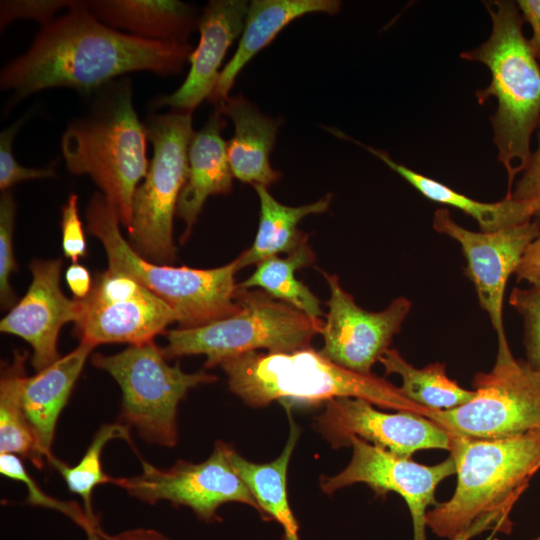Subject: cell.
I'll use <instances>...</instances> for the list:
<instances>
[{"label":"cell","instance_id":"cell-1","mask_svg":"<svg viewBox=\"0 0 540 540\" xmlns=\"http://www.w3.org/2000/svg\"><path fill=\"white\" fill-rule=\"evenodd\" d=\"M189 43L159 42L117 31L99 21L85 1L42 27L28 50L0 73L2 90L13 100L47 88L96 92L134 71L179 73L192 53Z\"/></svg>","mask_w":540,"mask_h":540},{"label":"cell","instance_id":"cell-2","mask_svg":"<svg viewBox=\"0 0 540 540\" xmlns=\"http://www.w3.org/2000/svg\"><path fill=\"white\" fill-rule=\"evenodd\" d=\"M449 435L456 489L427 512L426 525L448 540H466L490 528L509 533V513L540 470V429L501 439Z\"/></svg>","mask_w":540,"mask_h":540},{"label":"cell","instance_id":"cell-3","mask_svg":"<svg viewBox=\"0 0 540 540\" xmlns=\"http://www.w3.org/2000/svg\"><path fill=\"white\" fill-rule=\"evenodd\" d=\"M492 21V32L480 46L461 53V58L486 65L490 85L476 91L483 104L497 100L490 117L497 159L508 176V195L530 164L532 133L540 121V67L529 40L523 34L524 18L517 3L508 0L484 2Z\"/></svg>","mask_w":540,"mask_h":540},{"label":"cell","instance_id":"cell-4","mask_svg":"<svg viewBox=\"0 0 540 540\" xmlns=\"http://www.w3.org/2000/svg\"><path fill=\"white\" fill-rule=\"evenodd\" d=\"M88 114L70 122L61 138L67 169L89 175L129 227L132 202L147 175V133L133 106L131 80L115 79L98 91Z\"/></svg>","mask_w":540,"mask_h":540},{"label":"cell","instance_id":"cell-5","mask_svg":"<svg viewBox=\"0 0 540 540\" xmlns=\"http://www.w3.org/2000/svg\"><path fill=\"white\" fill-rule=\"evenodd\" d=\"M230 390L251 407L279 400L318 404L337 397L361 398L387 409L427 416L384 378L346 369L308 347L294 352H247L220 364Z\"/></svg>","mask_w":540,"mask_h":540},{"label":"cell","instance_id":"cell-6","mask_svg":"<svg viewBox=\"0 0 540 540\" xmlns=\"http://www.w3.org/2000/svg\"><path fill=\"white\" fill-rule=\"evenodd\" d=\"M86 217L88 232L106 251L108 268L130 275L166 302L174 310L179 328L200 327L238 310V258L212 269L151 262L122 236L118 213L103 193L91 197Z\"/></svg>","mask_w":540,"mask_h":540},{"label":"cell","instance_id":"cell-7","mask_svg":"<svg viewBox=\"0 0 540 540\" xmlns=\"http://www.w3.org/2000/svg\"><path fill=\"white\" fill-rule=\"evenodd\" d=\"M238 310L225 318L194 328L166 332L167 345L161 348L169 360L203 354L206 368L220 365L235 356L267 349L269 352H294L310 347L324 322L314 320L293 306L263 290L238 286Z\"/></svg>","mask_w":540,"mask_h":540},{"label":"cell","instance_id":"cell-8","mask_svg":"<svg viewBox=\"0 0 540 540\" xmlns=\"http://www.w3.org/2000/svg\"><path fill=\"white\" fill-rule=\"evenodd\" d=\"M153 156L133 197L131 246L151 262H173V216L188 177L192 112L173 110L149 115L144 123Z\"/></svg>","mask_w":540,"mask_h":540},{"label":"cell","instance_id":"cell-9","mask_svg":"<svg viewBox=\"0 0 540 540\" xmlns=\"http://www.w3.org/2000/svg\"><path fill=\"white\" fill-rule=\"evenodd\" d=\"M91 362L119 384L122 423L135 428L144 441L164 447L177 443V408L187 392L217 380L203 371L186 373L179 364L169 365L154 341L113 355L95 353Z\"/></svg>","mask_w":540,"mask_h":540},{"label":"cell","instance_id":"cell-10","mask_svg":"<svg viewBox=\"0 0 540 540\" xmlns=\"http://www.w3.org/2000/svg\"><path fill=\"white\" fill-rule=\"evenodd\" d=\"M475 396L451 410H430L427 418L459 436L501 439L540 429V373L498 346L493 368L473 379Z\"/></svg>","mask_w":540,"mask_h":540},{"label":"cell","instance_id":"cell-11","mask_svg":"<svg viewBox=\"0 0 540 540\" xmlns=\"http://www.w3.org/2000/svg\"><path fill=\"white\" fill-rule=\"evenodd\" d=\"M231 449L226 443L217 441L205 461L179 460L167 469L141 460L142 472L139 475L111 477V483L148 504L166 500L174 505L187 506L205 522L219 521L217 510L228 502L247 504L261 515L257 501L230 463Z\"/></svg>","mask_w":540,"mask_h":540},{"label":"cell","instance_id":"cell-12","mask_svg":"<svg viewBox=\"0 0 540 540\" xmlns=\"http://www.w3.org/2000/svg\"><path fill=\"white\" fill-rule=\"evenodd\" d=\"M73 333L80 342L140 345L154 341L177 321L174 310L130 275L107 268L97 273Z\"/></svg>","mask_w":540,"mask_h":540},{"label":"cell","instance_id":"cell-13","mask_svg":"<svg viewBox=\"0 0 540 540\" xmlns=\"http://www.w3.org/2000/svg\"><path fill=\"white\" fill-rule=\"evenodd\" d=\"M433 228L460 245L466 260L465 274L489 316L498 346L508 345L503 320L507 281L515 274L528 246L540 235V220L533 218L492 232H475L459 225L447 209L440 208L434 214Z\"/></svg>","mask_w":540,"mask_h":540},{"label":"cell","instance_id":"cell-14","mask_svg":"<svg viewBox=\"0 0 540 540\" xmlns=\"http://www.w3.org/2000/svg\"><path fill=\"white\" fill-rule=\"evenodd\" d=\"M349 445L353 448L351 461L337 475L321 479L323 492L331 494L354 483H365L381 496L390 491L396 492L408 505L413 522V540H427V509L437 504L435 490L438 484L456 473L453 458L450 456L438 464L427 466L356 436L349 438Z\"/></svg>","mask_w":540,"mask_h":540},{"label":"cell","instance_id":"cell-15","mask_svg":"<svg viewBox=\"0 0 540 540\" xmlns=\"http://www.w3.org/2000/svg\"><path fill=\"white\" fill-rule=\"evenodd\" d=\"M330 288L329 311L321 334L320 353L334 363L354 372L370 375L411 310L405 297L394 299L379 312L367 311L340 285L338 276L322 271Z\"/></svg>","mask_w":540,"mask_h":540},{"label":"cell","instance_id":"cell-16","mask_svg":"<svg viewBox=\"0 0 540 540\" xmlns=\"http://www.w3.org/2000/svg\"><path fill=\"white\" fill-rule=\"evenodd\" d=\"M325 404L316 425L333 448L348 446L349 438L356 436L408 458L418 450H450L449 433L425 416L381 412L369 401L353 397H337Z\"/></svg>","mask_w":540,"mask_h":540},{"label":"cell","instance_id":"cell-17","mask_svg":"<svg viewBox=\"0 0 540 540\" xmlns=\"http://www.w3.org/2000/svg\"><path fill=\"white\" fill-rule=\"evenodd\" d=\"M32 282L23 296L0 322V331L28 342L31 363L38 372L60 358L57 341L61 328L79 320L83 302L69 299L60 286L62 260H34L30 263Z\"/></svg>","mask_w":540,"mask_h":540},{"label":"cell","instance_id":"cell-18","mask_svg":"<svg viewBox=\"0 0 540 540\" xmlns=\"http://www.w3.org/2000/svg\"><path fill=\"white\" fill-rule=\"evenodd\" d=\"M249 4L243 0H213L198 19L200 39L188 62L189 73L172 94L153 101V107L170 106L173 110L193 112L212 94L219 68L233 41L243 32Z\"/></svg>","mask_w":540,"mask_h":540},{"label":"cell","instance_id":"cell-19","mask_svg":"<svg viewBox=\"0 0 540 540\" xmlns=\"http://www.w3.org/2000/svg\"><path fill=\"white\" fill-rule=\"evenodd\" d=\"M225 126L223 115L216 109L191 138L188 177L176 209L177 216L186 224L182 241L188 239L207 198L231 192L233 174L227 158V143L221 135Z\"/></svg>","mask_w":540,"mask_h":540},{"label":"cell","instance_id":"cell-20","mask_svg":"<svg viewBox=\"0 0 540 540\" xmlns=\"http://www.w3.org/2000/svg\"><path fill=\"white\" fill-rule=\"evenodd\" d=\"M93 348L80 342L69 354L24 381V411L38 448L51 465L56 459L51 447L57 420Z\"/></svg>","mask_w":540,"mask_h":540},{"label":"cell","instance_id":"cell-21","mask_svg":"<svg viewBox=\"0 0 540 540\" xmlns=\"http://www.w3.org/2000/svg\"><path fill=\"white\" fill-rule=\"evenodd\" d=\"M336 0H254L249 4L238 47L220 72L208 100L215 105L228 98L235 79L244 66L293 20L310 13L334 14Z\"/></svg>","mask_w":540,"mask_h":540},{"label":"cell","instance_id":"cell-22","mask_svg":"<svg viewBox=\"0 0 540 540\" xmlns=\"http://www.w3.org/2000/svg\"><path fill=\"white\" fill-rule=\"evenodd\" d=\"M216 109L233 121L235 132L227 143V158L234 177L243 183L270 186L281 173L270 164L279 123L261 114L241 96L228 97Z\"/></svg>","mask_w":540,"mask_h":540},{"label":"cell","instance_id":"cell-23","mask_svg":"<svg viewBox=\"0 0 540 540\" xmlns=\"http://www.w3.org/2000/svg\"><path fill=\"white\" fill-rule=\"evenodd\" d=\"M89 11L105 25L159 42L187 43L198 27L193 8L176 0H92Z\"/></svg>","mask_w":540,"mask_h":540},{"label":"cell","instance_id":"cell-24","mask_svg":"<svg viewBox=\"0 0 540 540\" xmlns=\"http://www.w3.org/2000/svg\"><path fill=\"white\" fill-rule=\"evenodd\" d=\"M358 144L382 160L389 168L394 170L426 198L455 207L471 216L477 222L482 232L500 230L537 218L538 216V208L532 202L519 201L506 197L495 203L480 202L395 162L382 150L364 146L361 143Z\"/></svg>","mask_w":540,"mask_h":540},{"label":"cell","instance_id":"cell-25","mask_svg":"<svg viewBox=\"0 0 540 540\" xmlns=\"http://www.w3.org/2000/svg\"><path fill=\"white\" fill-rule=\"evenodd\" d=\"M290 435L286 445L278 458L264 464L248 461L231 449L230 463L251 491L261 509L264 520H275L284 531L285 540H300L299 526L290 508L286 475L291 455L300 436V428L293 421L289 407Z\"/></svg>","mask_w":540,"mask_h":540},{"label":"cell","instance_id":"cell-26","mask_svg":"<svg viewBox=\"0 0 540 540\" xmlns=\"http://www.w3.org/2000/svg\"><path fill=\"white\" fill-rule=\"evenodd\" d=\"M253 187L260 201L259 225L252 246L237 257L240 269L283 252L290 253L306 236L298 229L299 222L308 215L324 213L331 201V195H327L314 203L292 207L275 200L267 187Z\"/></svg>","mask_w":540,"mask_h":540},{"label":"cell","instance_id":"cell-27","mask_svg":"<svg viewBox=\"0 0 540 540\" xmlns=\"http://www.w3.org/2000/svg\"><path fill=\"white\" fill-rule=\"evenodd\" d=\"M29 353L15 350L10 362L2 361L0 376V453L20 455L41 469L45 458L27 420L22 388Z\"/></svg>","mask_w":540,"mask_h":540},{"label":"cell","instance_id":"cell-28","mask_svg":"<svg viewBox=\"0 0 540 540\" xmlns=\"http://www.w3.org/2000/svg\"><path fill=\"white\" fill-rule=\"evenodd\" d=\"M314 260L315 255L306 235L287 257L273 256L258 263L254 273L238 286L244 289L259 287L271 297L293 306L310 318L321 320L323 312L319 299L295 276L298 269L312 264Z\"/></svg>","mask_w":540,"mask_h":540},{"label":"cell","instance_id":"cell-29","mask_svg":"<svg viewBox=\"0 0 540 540\" xmlns=\"http://www.w3.org/2000/svg\"><path fill=\"white\" fill-rule=\"evenodd\" d=\"M386 375L397 374L402 379L399 387L412 402L429 410H451L475 396L474 390L461 387L450 379L445 364L432 363L416 368L407 362L395 349H387L379 359Z\"/></svg>","mask_w":540,"mask_h":540},{"label":"cell","instance_id":"cell-30","mask_svg":"<svg viewBox=\"0 0 540 540\" xmlns=\"http://www.w3.org/2000/svg\"><path fill=\"white\" fill-rule=\"evenodd\" d=\"M113 439H123L131 444L130 427L122 422L103 424L76 465L69 466L57 458L52 464L69 490L81 497L86 515L96 524L99 523L93 511L92 493L98 485L111 483V477L102 469L101 455L104 446Z\"/></svg>","mask_w":540,"mask_h":540},{"label":"cell","instance_id":"cell-31","mask_svg":"<svg viewBox=\"0 0 540 540\" xmlns=\"http://www.w3.org/2000/svg\"><path fill=\"white\" fill-rule=\"evenodd\" d=\"M0 473L26 485L28 492L27 502L30 504L52 508L64 513L82 527L86 534H90L100 528L99 524L92 522L85 511L74 502L59 501L43 493L27 473L21 459L17 455L0 453Z\"/></svg>","mask_w":540,"mask_h":540},{"label":"cell","instance_id":"cell-32","mask_svg":"<svg viewBox=\"0 0 540 540\" xmlns=\"http://www.w3.org/2000/svg\"><path fill=\"white\" fill-rule=\"evenodd\" d=\"M509 303L523 321L526 361L540 373V285L513 288Z\"/></svg>","mask_w":540,"mask_h":540},{"label":"cell","instance_id":"cell-33","mask_svg":"<svg viewBox=\"0 0 540 540\" xmlns=\"http://www.w3.org/2000/svg\"><path fill=\"white\" fill-rule=\"evenodd\" d=\"M16 204L10 191L0 198V302L3 309H11L16 295L10 284L11 274L17 269L13 252V231Z\"/></svg>","mask_w":540,"mask_h":540},{"label":"cell","instance_id":"cell-34","mask_svg":"<svg viewBox=\"0 0 540 540\" xmlns=\"http://www.w3.org/2000/svg\"><path fill=\"white\" fill-rule=\"evenodd\" d=\"M26 118L27 116H23L0 134V189L2 192L9 191L11 187L22 181L55 176V163L44 168H28L15 160L12 152L13 141Z\"/></svg>","mask_w":540,"mask_h":540},{"label":"cell","instance_id":"cell-35","mask_svg":"<svg viewBox=\"0 0 540 540\" xmlns=\"http://www.w3.org/2000/svg\"><path fill=\"white\" fill-rule=\"evenodd\" d=\"M77 0H2L0 2V28L19 19L39 22L42 26L55 19L59 10L70 9Z\"/></svg>","mask_w":540,"mask_h":540},{"label":"cell","instance_id":"cell-36","mask_svg":"<svg viewBox=\"0 0 540 540\" xmlns=\"http://www.w3.org/2000/svg\"><path fill=\"white\" fill-rule=\"evenodd\" d=\"M62 249L73 263L86 256V239L78 210V196L71 194L61 210Z\"/></svg>","mask_w":540,"mask_h":540},{"label":"cell","instance_id":"cell-37","mask_svg":"<svg viewBox=\"0 0 540 540\" xmlns=\"http://www.w3.org/2000/svg\"><path fill=\"white\" fill-rule=\"evenodd\" d=\"M538 126V148L532 154L528 167L521 173L510 193L505 197L534 203L538 208L537 218L540 220V121Z\"/></svg>","mask_w":540,"mask_h":540},{"label":"cell","instance_id":"cell-38","mask_svg":"<svg viewBox=\"0 0 540 540\" xmlns=\"http://www.w3.org/2000/svg\"><path fill=\"white\" fill-rule=\"evenodd\" d=\"M515 276L517 282L540 285V235L526 249Z\"/></svg>","mask_w":540,"mask_h":540},{"label":"cell","instance_id":"cell-39","mask_svg":"<svg viewBox=\"0 0 540 540\" xmlns=\"http://www.w3.org/2000/svg\"><path fill=\"white\" fill-rule=\"evenodd\" d=\"M516 3L524 20L532 28L529 44L537 61H540V0H520Z\"/></svg>","mask_w":540,"mask_h":540},{"label":"cell","instance_id":"cell-40","mask_svg":"<svg viewBox=\"0 0 540 540\" xmlns=\"http://www.w3.org/2000/svg\"><path fill=\"white\" fill-rule=\"evenodd\" d=\"M87 540H171L166 535L152 528H134L117 534H107L97 529L87 534Z\"/></svg>","mask_w":540,"mask_h":540},{"label":"cell","instance_id":"cell-41","mask_svg":"<svg viewBox=\"0 0 540 540\" xmlns=\"http://www.w3.org/2000/svg\"><path fill=\"white\" fill-rule=\"evenodd\" d=\"M65 279L76 299H85L89 295L93 282L85 266L71 264L65 272Z\"/></svg>","mask_w":540,"mask_h":540},{"label":"cell","instance_id":"cell-42","mask_svg":"<svg viewBox=\"0 0 540 540\" xmlns=\"http://www.w3.org/2000/svg\"><path fill=\"white\" fill-rule=\"evenodd\" d=\"M532 540H540V535H538L536 538H534Z\"/></svg>","mask_w":540,"mask_h":540},{"label":"cell","instance_id":"cell-43","mask_svg":"<svg viewBox=\"0 0 540 540\" xmlns=\"http://www.w3.org/2000/svg\"><path fill=\"white\" fill-rule=\"evenodd\" d=\"M493 535H490L486 540H491Z\"/></svg>","mask_w":540,"mask_h":540}]
</instances>
